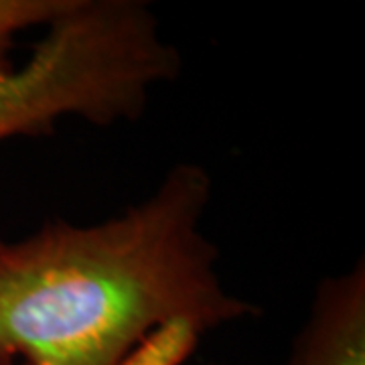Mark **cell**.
<instances>
[{
	"instance_id": "cell-3",
	"label": "cell",
	"mask_w": 365,
	"mask_h": 365,
	"mask_svg": "<svg viewBox=\"0 0 365 365\" xmlns=\"http://www.w3.org/2000/svg\"><path fill=\"white\" fill-rule=\"evenodd\" d=\"M284 365H365V264L325 278Z\"/></svg>"
},
{
	"instance_id": "cell-4",
	"label": "cell",
	"mask_w": 365,
	"mask_h": 365,
	"mask_svg": "<svg viewBox=\"0 0 365 365\" xmlns=\"http://www.w3.org/2000/svg\"><path fill=\"white\" fill-rule=\"evenodd\" d=\"M69 0H0V67L11 66L9 51L14 37L31 26H45Z\"/></svg>"
},
{
	"instance_id": "cell-2",
	"label": "cell",
	"mask_w": 365,
	"mask_h": 365,
	"mask_svg": "<svg viewBox=\"0 0 365 365\" xmlns=\"http://www.w3.org/2000/svg\"><path fill=\"white\" fill-rule=\"evenodd\" d=\"M181 73L144 0H69L21 66L0 67V143L51 136L63 118L134 122Z\"/></svg>"
},
{
	"instance_id": "cell-1",
	"label": "cell",
	"mask_w": 365,
	"mask_h": 365,
	"mask_svg": "<svg viewBox=\"0 0 365 365\" xmlns=\"http://www.w3.org/2000/svg\"><path fill=\"white\" fill-rule=\"evenodd\" d=\"M211 193L205 167L179 163L120 215L0 240V365H179L209 331L256 319L217 270Z\"/></svg>"
}]
</instances>
